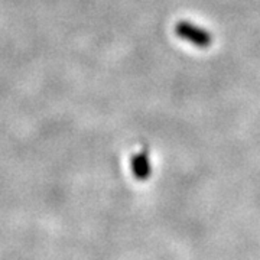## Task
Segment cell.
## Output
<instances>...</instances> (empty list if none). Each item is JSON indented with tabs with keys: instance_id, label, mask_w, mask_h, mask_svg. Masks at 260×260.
Returning a JSON list of instances; mask_svg holds the SVG:
<instances>
[{
	"instance_id": "7a4b0ae2",
	"label": "cell",
	"mask_w": 260,
	"mask_h": 260,
	"mask_svg": "<svg viewBox=\"0 0 260 260\" xmlns=\"http://www.w3.org/2000/svg\"><path fill=\"white\" fill-rule=\"evenodd\" d=\"M132 172L140 181L146 179L150 175V164H149L148 153L135 155V158L132 159Z\"/></svg>"
},
{
	"instance_id": "6da1fadb",
	"label": "cell",
	"mask_w": 260,
	"mask_h": 260,
	"mask_svg": "<svg viewBox=\"0 0 260 260\" xmlns=\"http://www.w3.org/2000/svg\"><path fill=\"white\" fill-rule=\"evenodd\" d=\"M178 34L182 38L188 39L189 42L197 44L200 47H205L210 42V37L205 30H201L200 28H197L194 25H189V23H181L178 26Z\"/></svg>"
}]
</instances>
